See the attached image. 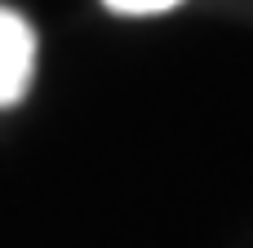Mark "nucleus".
Segmentation results:
<instances>
[{
  "instance_id": "nucleus-2",
  "label": "nucleus",
  "mask_w": 253,
  "mask_h": 248,
  "mask_svg": "<svg viewBox=\"0 0 253 248\" xmlns=\"http://www.w3.org/2000/svg\"><path fill=\"white\" fill-rule=\"evenodd\" d=\"M111 13H120V18H151V13H169V9H178L182 0H102Z\"/></svg>"
},
{
  "instance_id": "nucleus-1",
  "label": "nucleus",
  "mask_w": 253,
  "mask_h": 248,
  "mask_svg": "<svg viewBox=\"0 0 253 248\" xmlns=\"http://www.w3.org/2000/svg\"><path fill=\"white\" fill-rule=\"evenodd\" d=\"M36 80V27L0 4V106H18Z\"/></svg>"
}]
</instances>
